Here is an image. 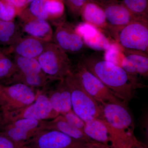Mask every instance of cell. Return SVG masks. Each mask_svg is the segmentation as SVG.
<instances>
[{
    "label": "cell",
    "instance_id": "cell-19",
    "mask_svg": "<svg viewBox=\"0 0 148 148\" xmlns=\"http://www.w3.org/2000/svg\"><path fill=\"white\" fill-rule=\"evenodd\" d=\"M110 124L105 120L95 119L86 122L84 132L90 140L110 147Z\"/></svg>",
    "mask_w": 148,
    "mask_h": 148
},
{
    "label": "cell",
    "instance_id": "cell-37",
    "mask_svg": "<svg viewBox=\"0 0 148 148\" xmlns=\"http://www.w3.org/2000/svg\"><path fill=\"white\" fill-rule=\"evenodd\" d=\"M3 122V114H0V125Z\"/></svg>",
    "mask_w": 148,
    "mask_h": 148
},
{
    "label": "cell",
    "instance_id": "cell-28",
    "mask_svg": "<svg viewBox=\"0 0 148 148\" xmlns=\"http://www.w3.org/2000/svg\"><path fill=\"white\" fill-rule=\"evenodd\" d=\"M18 12L12 4L6 0H0V19L5 21H13Z\"/></svg>",
    "mask_w": 148,
    "mask_h": 148
},
{
    "label": "cell",
    "instance_id": "cell-30",
    "mask_svg": "<svg viewBox=\"0 0 148 148\" xmlns=\"http://www.w3.org/2000/svg\"><path fill=\"white\" fill-rule=\"evenodd\" d=\"M61 114L63 116L64 119L70 124L78 129L83 131L86 122L75 113L73 110Z\"/></svg>",
    "mask_w": 148,
    "mask_h": 148
},
{
    "label": "cell",
    "instance_id": "cell-4",
    "mask_svg": "<svg viewBox=\"0 0 148 148\" xmlns=\"http://www.w3.org/2000/svg\"><path fill=\"white\" fill-rule=\"evenodd\" d=\"M125 49L148 52V20L136 19L120 29L110 31Z\"/></svg>",
    "mask_w": 148,
    "mask_h": 148
},
{
    "label": "cell",
    "instance_id": "cell-36",
    "mask_svg": "<svg viewBox=\"0 0 148 148\" xmlns=\"http://www.w3.org/2000/svg\"><path fill=\"white\" fill-rule=\"evenodd\" d=\"M93 1L101 5L113 0H93Z\"/></svg>",
    "mask_w": 148,
    "mask_h": 148
},
{
    "label": "cell",
    "instance_id": "cell-18",
    "mask_svg": "<svg viewBox=\"0 0 148 148\" xmlns=\"http://www.w3.org/2000/svg\"><path fill=\"white\" fill-rule=\"evenodd\" d=\"M80 16L83 22L91 24L103 32L108 30L104 10L92 0L88 1L84 5Z\"/></svg>",
    "mask_w": 148,
    "mask_h": 148
},
{
    "label": "cell",
    "instance_id": "cell-14",
    "mask_svg": "<svg viewBox=\"0 0 148 148\" xmlns=\"http://www.w3.org/2000/svg\"><path fill=\"white\" fill-rule=\"evenodd\" d=\"M23 20V31L29 36L38 39L45 42H49L53 37V30L47 20L36 18L25 9L18 15Z\"/></svg>",
    "mask_w": 148,
    "mask_h": 148
},
{
    "label": "cell",
    "instance_id": "cell-35",
    "mask_svg": "<svg viewBox=\"0 0 148 148\" xmlns=\"http://www.w3.org/2000/svg\"><path fill=\"white\" fill-rule=\"evenodd\" d=\"M131 148H148V147L145 144L139 141L138 143Z\"/></svg>",
    "mask_w": 148,
    "mask_h": 148
},
{
    "label": "cell",
    "instance_id": "cell-13",
    "mask_svg": "<svg viewBox=\"0 0 148 148\" xmlns=\"http://www.w3.org/2000/svg\"><path fill=\"white\" fill-rule=\"evenodd\" d=\"M105 12L109 32L124 27L138 18L121 3L120 0H113L101 5Z\"/></svg>",
    "mask_w": 148,
    "mask_h": 148
},
{
    "label": "cell",
    "instance_id": "cell-9",
    "mask_svg": "<svg viewBox=\"0 0 148 148\" xmlns=\"http://www.w3.org/2000/svg\"><path fill=\"white\" fill-rule=\"evenodd\" d=\"M88 143L57 130H45L25 143L22 148H85Z\"/></svg>",
    "mask_w": 148,
    "mask_h": 148
},
{
    "label": "cell",
    "instance_id": "cell-27",
    "mask_svg": "<svg viewBox=\"0 0 148 148\" xmlns=\"http://www.w3.org/2000/svg\"><path fill=\"white\" fill-rule=\"evenodd\" d=\"M17 71L14 63L0 51V79L10 77Z\"/></svg>",
    "mask_w": 148,
    "mask_h": 148
},
{
    "label": "cell",
    "instance_id": "cell-7",
    "mask_svg": "<svg viewBox=\"0 0 148 148\" xmlns=\"http://www.w3.org/2000/svg\"><path fill=\"white\" fill-rule=\"evenodd\" d=\"M47 121L21 119L3 122L0 133L20 145H24L39 132L45 130Z\"/></svg>",
    "mask_w": 148,
    "mask_h": 148
},
{
    "label": "cell",
    "instance_id": "cell-5",
    "mask_svg": "<svg viewBox=\"0 0 148 148\" xmlns=\"http://www.w3.org/2000/svg\"><path fill=\"white\" fill-rule=\"evenodd\" d=\"M37 59L44 73L56 79H63L74 72L67 53L54 43L48 42Z\"/></svg>",
    "mask_w": 148,
    "mask_h": 148
},
{
    "label": "cell",
    "instance_id": "cell-24",
    "mask_svg": "<svg viewBox=\"0 0 148 148\" xmlns=\"http://www.w3.org/2000/svg\"><path fill=\"white\" fill-rule=\"evenodd\" d=\"M136 17L148 20V0H120Z\"/></svg>",
    "mask_w": 148,
    "mask_h": 148
},
{
    "label": "cell",
    "instance_id": "cell-17",
    "mask_svg": "<svg viewBox=\"0 0 148 148\" xmlns=\"http://www.w3.org/2000/svg\"><path fill=\"white\" fill-rule=\"evenodd\" d=\"M47 42L34 37L18 38L11 45L16 55L28 58H37L44 50Z\"/></svg>",
    "mask_w": 148,
    "mask_h": 148
},
{
    "label": "cell",
    "instance_id": "cell-38",
    "mask_svg": "<svg viewBox=\"0 0 148 148\" xmlns=\"http://www.w3.org/2000/svg\"><path fill=\"white\" fill-rule=\"evenodd\" d=\"M34 1V0H28V2L29 4L32 2V1Z\"/></svg>",
    "mask_w": 148,
    "mask_h": 148
},
{
    "label": "cell",
    "instance_id": "cell-29",
    "mask_svg": "<svg viewBox=\"0 0 148 148\" xmlns=\"http://www.w3.org/2000/svg\"><path fill=\"white\" fill-rule=\"evenodd\" d=\"M45 0H34L29 4V8H27L31 15L36 18L48 20V17L44 9Z\"/></svg>",
    "mask_w": 148,
    "mask_h": 148
},
{
    "label": "cell",
    "instance_id": "cell-21",
    "mask_svg": "<svg viewBox=\"0 0 148 148\" xmlns=\"http://www.w3.org/2000/svg\"><path fill=\"white\" fill-rule=\"evenodd\" d=\"M19 75L40 73L44 72L37 58H28L16 55L14 62Z\"/></svg>",
    "mask_w": 148,
    "mask_h": 148
},
{
    "label": "cell",
    "instance_id": "cell-2",
    "mask_svg": "<svg viewBox=\"0 0 148 148\" xmlns=\"http://www.w3.org/2000/svg\"><path fill=\"white\" fill-rule=\"evenodd\" d=\"M102 105L103 119L110 125L111 148H131L139 142L134 134L135 123L126 105Z\"/></svg>",
    "mask_w": 148,
    "mask_h": 148
},
{
    "label": "cell",
    "instance_id": "cell-33",
    "mask_svg": "<svg viewBox=\"0 0 148 148\" xmlns=\"http://www.w3.org/2000/svg\"><path fill=\"white\" fill-rule=\"evenodd\" d=\"M16 9L18 11V14L29 5L28 0H6Z\"/></svg>",
    "mask_w": 148,
    "mask_h": 148
},
{
    "label": "cell",
    "instance_id": "cell-23",
    "mask_svg": "<svg viewBox=\"0 0 148 148\" xmlns=\"http://www.w3.org/2000/svg\"><path fill=\"white\" fill-rule=\"evenodd\" d=\"M17 31V26L13 21L0 19V44L12 45L18 38L16 36Z\"/></svg>",
    "mask_w": 148,
    "mask_h": 148
},
{
    "label": "cell",
    "instance_id": "cell-20",
    "mask_svg": "<svg viewBox=\"0 0 148 148\" xmlns=\"http://www.w3.org/2000/svg\"><path fill=\"white\" fill-rule=\"evenodd\" d=\"M45 130H57L74 139L86 143L93 142L83 131L74 127L66 121L61 114L52 120L47 121Z\"/></svg>",
    "mask_w": 148,
    "mask_h": 148
},
{
    "label": "cell",
    "instance_id": "cell-1",
    "mask_svg": "<svg viewBox=\"0 0 148 148\" xmlns=\"http://www.w3.org/2000/svg\"><path fill=\"white\" fill-rule=\"evenodd\" d=\"M80 61L88 71L125 103L135 97L137 89L146 87L139 79L130 75L121 67L106 61L98 54L84 56Z\"/></svg>",
    "mask_w": 148,
    "mask_h": 148
},
{
    "label": "cell",
    "instance_id": "cell-31",
    "mask_svg": "<svg viewBox=\"0 0 148 148\" xmlns=\"http://www.w3.org/2000/svg\"><path fill=\"white\" fill-rule=\"evenodd\" d=\"M89 1L90 0H64V3L66 4L70 12L77 17L80 16L84 5Z\"/></svg>",
    "mask_w": 148,
    "mask_h": 148
},
{
    "label": "cell",
    "instance_id": "cell-15",
    "mask_svg": "<svg viewBox=\"0 0 148 148\" xmlns=\"http://www.w3.org/2000/svg\"><path fill=\"white\" fill-rule=\"evenodd\" d=\"M124 53L122 68L127 73L139 79V77H147L148 53L140 51L125 49Z\"/></svg>",
    "mask_w": 148,
    "mask_h": 148
},
{
    "label": "cell",
    "instance_id": "cell-32",
    "mask_svg": "<svg viewBox=\"0 0 148 148\" xmlns=\"http://www.w3.org/2000/svg\"><path fill=\"white\" fill-rule=\"evenodd\" d=\"M22 146L0 133V148H20Z\"/></svg>",
    "mask_w": 148,
    "mask_h": 148
},
{
    "label": "cell",
    "instance_id": "cell-26",
    "mask_svg": "<svg viewBox=\"0 0 148 148\" xmlns=\"http://www.w3.org/2000/svg\"><path fill=\"white\" fill-rule=\"evenodd\" d=\"M44 7L49 20L59 19L65 13L64 0H45Z\"/></svg>",
    "mask_w": 148,
    "mask_h": 148
},
{
    "label": "cell",
    "instance_id": "cell-10",
    "mask_svg": "<svg viewBox=\"0 0 148 148\" xmlns=\"http://www.w3.org/2000/svg\"><path fill=\"white\" fill-rule=\"evenodd\" d=\"M60 114L52 108L48 97L40 93L34 102L24 108L3 115V122L21 119H30L38 120L54 119Z\"/></svg>",
    "mask_w": 148,
    "mask_h": 148
},
{
    "label": "cell",
    "instance_id": "cell-12",
    "mask_svg": "<svg viewBox=\"0 0 148 148\" xmlns=\"http://www.w3.org/2000/svg\"><path fill=\"white\" fill-rule=\"evenodd\" d=\"M74 28L81 37L85 45L93 50L105 51L112 42L101 29L86 22L79 23Z\"/></svg>",
    "mask_w": 148,
    "mask_h": 148
},
{
    "label": "cell",
    "instance_id": "cell-25",
    "mask_svg": "<svg viewBox=\"0 0 148 148\" xmlns=\"http://www.w3.org/2000/svg\"><path fill=\"white\" fill-rule=\"evenodd\" d=\"M124 49L119 43L113 40L110 47L104 51L103 58L106 61L111 62L116 66L121 67L124 59Z\"/></svg>",
    "mask_w": 148,
    "mask_h": 148
},
{
    "label": "cell",
    "instance_id": "cell-22",
    "mask_svg": "<svg viewBox=\"0 0 148 148\" xmlns=\"http://www.w3.org/2000/svg\"><path fill=\"white\" fill-rule=\"evenodd\" d=\"M16 79L20 83L24 84L30 87H42L44 86L49 80H59L49 76L45 73L42 72L40 73H35L30 75H22L17 74Z\"/></svg>",
    "mask_w": 148,
    "mask_h": 148
},
{
    "label": "cell",
    "instance_id": "cell-34",
    "mask_svg": "<svg viewBox=\"0 0 148 148\" xmlns=\"http://www.w3.org/2000/svg\"><path fill=\"white\" fill-rule=\"evenodd\" d=\"M85 148H111L108 146L103 145L101 143L93 142L88 143Z\"/></svg>",
    "mask_w": 148,
    "mask_h": 148
},
{
    "label": "cell",
    "instance_id": "cell-11",
    "mask_svg": "<svg viewBox=\"0 0 148 148\" xmlns=\"http://www.w3.org/2000/svg\"><path fill=\"white\" fill-rule=\"evenodd\" d=\"M53 37L54 43L66 53H80L85 46L74 27L68 22L58 24Z\"/></svg>",
    "mask_w": 148,
    "mask_h": 148
},
{
    "label": "cell",
    "instance_id": "cell-3",
    "mask_svg": "<svg viewBox=\"0 0 148 148\" xmlns=\"http://www.w3.org/2000/svg\"><path fill=\"white\" fill-rule=\"evenodd\" d=\"M64 79L71 91L74 112L85 122L95 119H103L102 105L85 90L76 73L74 71Z\"/></svg>",
    "mask_w": 148,
    "mask_h": 148
},
{
    "label": "cell",
    "instance_id": "cell-16",
    "mask_svg": "<svg viewBox=\"0 0 148 148\" xmlns=\"http://www.w3.org/2000/svg\"><path fill=\"white\" fill-rule=\"evenodd\" d=\"M48 97L52 108L58 114L65 113L72 110L71 92L65 79L60 80Z\"/></svg>",
    "mask_w": 148,
    "mask_h": 148
},
{
    "label": "cell",
    "instance_id": "cell-8",
    "mask_svg": "<svg viewBox=\"0 0 148 148\" xmlns=\"http://www.w3.org/2000/svg\"><path fill=\"white\" fill-rule=\"evenodd\" d=\"M75 73L85 90L101 105L106 103L126 105V103L118 98L97 77L88 71L80 60L77 64Z\"/></svg>",
    "mask_w": 148,
    "mask_h": 148
},
{
    "label": "cell",
    "instance_id": "cell-6",
    "mask_svg": "<svg viewBox=\"0 0 148 148\" xmlns=\"http://www.w3.org/2000/svg\"><path fill=\"white\" fill-rule=\"evenodd\" d=\"M36 97L32 88L22 83L10 86L0 84V107L3 115L26 108L34 103Z\"/></svg>",
    "mask_w": 148,
    "mask_h": 148
}]
</instances>
